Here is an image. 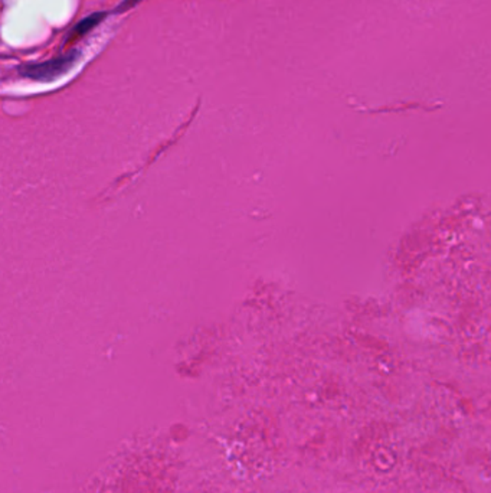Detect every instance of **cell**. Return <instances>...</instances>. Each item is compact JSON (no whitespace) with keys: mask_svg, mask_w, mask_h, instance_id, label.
<instances>
[{"mask_svg":"<svg viewBox=\"0 0 491 493\" xmlns=\"http://www.w3.org/2000/svg\"><path fill=\"white\" fill-rule=\"evenodd\" d=\"M82 58V53L78 49H72L63 57L52 58L41 64L25 65L21 68V74L26 78L35 81H53L70 73Z\"/></svg>","mask_w":491,"mask_h":493,"instance_id":"6da1fadb","label":"cell"},{"mask_svg":"<svg viewBox=\"0 0 491 493\" xmlns=\"http://www.w3.org/2000/svg\"><path fill=\"white\" fill-rule=\"evenodd\" d=\"M104 18V14H94L92 16H90V18H87V19H84L77 28H75V31H77V33H80V35H84L85 32H88L91 28H94L101 19Z\"/></svg>","mask_w":491,"mask_h":493,"instance_id":"7a4b0ae2","label":"cell"}]
</instances>
